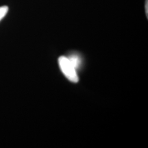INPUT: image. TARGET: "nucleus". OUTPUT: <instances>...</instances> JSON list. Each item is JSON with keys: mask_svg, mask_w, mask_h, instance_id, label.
Wrapping results in <instances>:
<instances>
[{"mask_svg": "<svg viewBox=\"0 0 148 148\" xmlns=\"http://www.w3.org/2000/svg\"><path fill=\"white\" fill-rule=\"evenodd\" d=\"M60 69L65 76L72 82L76 83L79 81L77 70L69 60L68 57L61 56L58 59Z\"/></svg>", "mask_w": 148, "mask_h": 148, "instance_id": "obj_1", "label": "nucleus"}, {"mask_svg": "<svg viewBox=\"0 0 148 148\" xmlns=\"http://www.w3.org/2000/svg\"><path fill=\"white\" fill-rule=\"evenodd\" d=\"M68 58L76 70L79 69L82 62L79 56L77 54H72Z\"/></svg>", "mask_w": 148, "mask_h": 148, "instance_id": "obj_2", "label": "nucleus"}, {"mask_svg": "<svg viewBox=\"0 0 148 148\" xmlns=\"http://www.w3.org/2000/svg\"><path fill=\"white\" fill-rule=\"evenodd\" d=\"M8 11V7L6 5L0 7V21L5 16Z\"/></svg>", "mask_w": 148, "mask_h": 148, "instance_id": "obj_3", "label": "nucleus"}, {"mask_svg": "<svg viewBox=\"0 0 148 148\" xmlns=\"http://www.w3.org/2000/svg\"><path fill=\"white\" fill-rule=\"evenodd\" d=\"M148 1L146 0L145 1V13H146V15L147 16V18L148 17Z\"/></svg>", "mask_w": 148, "mask_h": 148, "instance_id": "obj_4", "label": "nucleus"}]
</instances>
